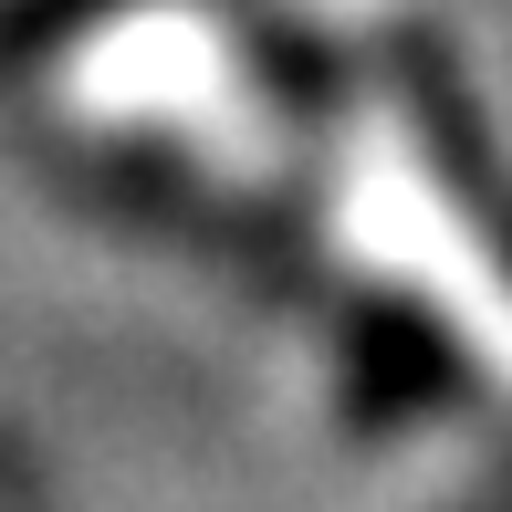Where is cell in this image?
<instances>
[{
	"instance_id": "1",
	"label": "cell",
	"mask_w": 512,
	"mask_h": 512,
	"mask_svg": "<svg viewBox=\"0 0 512 512\" xmlns=\"http://www.w3.org/2000/svg\"><path fill=\"white\" fill-rule=\"evenodd\" d=\"M387 95H398V126H408L418 168H429L439 209L492 251V272H512V178L492 168V136H481V115H471L450 53H439L429 32H398V42H387Z\"/></svg>"
},
{
	"instance_id": "2",
	"label": "cell",
	"mask_w": 512,
	"mask_h": 512,
	"mask_svg": "<svg viewBox=\"0 0 512 512\" xmlns=\"http://www.w3.org/2000/svg\"><path fill=\"white\" fill-rule=\"evenodd\" d=\"M460 387L450 345H439L429 314L408 304H345V398H356V418H398V408H439Z\"/></svg>"
},
{
	"instance_id": "3",
	"label": "cell",
	"mask_w": 512,
	"mask_h": 512,
	"mask_svg": "<svg viewBox=\"0 0 512 512\" xmlns=\"http://www.w3.org/2000/svg\"><path fill=\"white\" fill-rule=\"evenodd\" d=\"M115 11H136V0H0V74L63 53V42H84V32L115 21Z\"/></svg>"
}]
</instances>
